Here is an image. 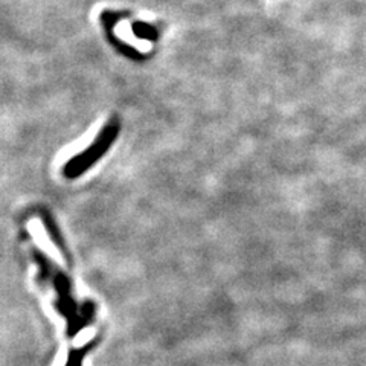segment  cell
<instances>
[{
    "label": "cell",
    "mask_w": 366,
    "mask_h": 366,
    "mask_svg": "<svg viewBox=\"0 0 366 366\" xmlns=\"http://www.w3.org/2000/svg\"><path fill=\"white\" fill-rule=\"evenodd\" d=\"M135 31L139 37H148V39H153V37L156 35V31L153 30V28H150L147 25H142V23H138V26L135 28Z\"/></svg>",
    "instance_id": "2"
},
{
    "label": "cell",
    "mask_w": 366,
    "mask_h": 366,
    "mask_svg": "<svg viewBox=\"0 0 366 366\" xmlns=\"http://www.w3.org/2000/svg\"><path fill=\"white\" fill-rule=\"evenodd\" d=\"M115 136H116V127L109 126L104 131H102V135L99 136V140H97V142L92 145L90 150H87L86 153L80 154L78 157H75L71 164L66 165L64 174L68 177L80 176L84 170H86V168H89L102 153L106 152L109 144L115 139Z\"/></svg>",
    "instance_id": "1"
}]
</instances>
